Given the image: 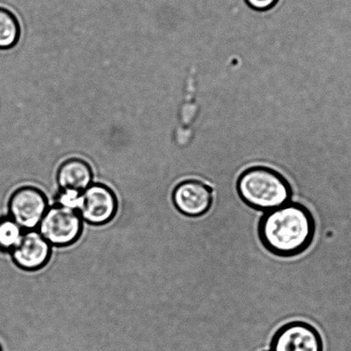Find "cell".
<instances>
[{
  "label": "cell",
  "mask_w": 351,
  "mask_h": 351,
  "mask_svg": "<svg viewBox=\"0 0 351 351\" xmlns=\"http://www.w3.org/2000/svg\"><path fill=\"white\" fill-rule=\"evenodd\" d=\"M257 232L268 253L279 258H294L312 246L316 221L308 206L291 201L262 215Z\"/></svg>",
  "instance_id": "1"
},
{
  "label": "cell",
  "mask_w": 351,
  "mask_h": 351,
  "mask_svg": "<svg viewBox=\"0 0 351 351\" xmlns=\"http://www.w3.org/2000/svg\"><path fill=\"white\" fill-rule=\"evenodd\" d=\"M240 199L254 210L267 213L291 202L293 189L281 173L269 167L253 166L245 169L237 180Z\"/></svg>",
  "instance_id": "2"
},
{
  "label": "cell",
  "mask_w": 351,
  "mask_h": 351,
  "mask_svg": "<svg viewBox=\"0 0 351 351\" xmlns=\"http://www.w3.org/2000/svg\"><path fill=\"white\" fill-rule=\"evenodd\" d=\"M84 221L77 211L53 204L36 230L53 247H67L80 239Z\"/></svg>",
  "instance_id": "3"
},
{
  "label": "cell",
  "mask_w": 351,
  "mask_h": 351,
  "mask_svg": "<svg viewBox=\"0 0 351 351\" xmlns=\"http://www.w3.org/2000/svg\"><path fill=\"white\" fill-rule=\"evenodd\" d=\"M49 206L43 191L33 186H23L10 197L8 216L23 230H36Z\"/></svg>",
  "instance_id": "4"
},
{
  "label": "cell",
  "mask_w": 351,
  "mask_h": 351,
  "mask_svg": "<svg viewBox=\"0 0 351 351\" xmlns=\"http://www.w3.org/2000/svg\"><path fill=\"white\" fill-rule=\"evenodd\" d=\"M172 203L183 216L197 218L204 216L213 208V186L199 179H187L177 184L172 192Z\"/></svg>",
  "instance_id": "5"
},
{
  "label": "cell",
  "mask_w": 351,
  "mask_h": 351,
  "mask_svg": "<svg viewBox=\"0 0 351 351\" xmlns=\"http://www.w3.org/2000/svg\"><path fill=\"white\" fill-rule=\"evenodd\" d=\"M271 351H324L322 337L311 324L293 320L276 330Z\"/></svg>",
  "instance_id": "6"
},
{
  "label": "cell",
  "mask_w": 351,
  "mask_h": 351,
  "mask_svg": "<svg viewBox=\"0 0 351 351\" xmlns=\"http://www.w3.org/2000/svg\"><path fill=\"white\" fill-rule=\"evenodd\" d=\"M118 209V197L114 191L105 184L93 183L83 192L78 214L84 223L102 226L114 220Z\"/></svg>",
  "instance_id": "7"
},
{
  "label": "cell",
  "mask_w": 351,
  "mask_h": 351,
  "mask_svg": "<svg viewBox=\"0 0 351 351\" xmlns=\"http://www.w3.org/2000/svg\"><path fill=\"white\" fill-rule=\"evenodd\" d=\"M53 247L37 230H25L18 246L11 252L13 263L20 270L37 271L49 263Z\"/></svg>",
  "instance_id": "8"
},
{
  "label": "cell",
  "mask_w": 351,
  "mask_h": 351,
  "mask_svg": "<svg viewBox=\"0 0 351 351\" xmlns=\"http://www.w3.org/2000/svg\"><path fill=\"white\" fill-rule=\"evenodd\" d=\"M94 173L90 165L80 158H70L58 169L56 180L60 189L84 192L93 184Z\"/></svg>",
  "instance_id": "9"
},
{
  "label": "cell",
  "mask_w": 351,
  "mask_h": 351,
  "mask_svg": "<svg viewBox=\"0 0 351 351\" xmlns=\"http://www.w3.org/2000/svg\"><path fill=\"white\" fill-rule=\"evenodd\" d=\"M21 28L16 16L9 10L0 8V50H8L19 43Z\"/></svg>",
  "instance_id": "10"
},
{
  "label": "cell",
  "mask_w": 351,
  "mask_h": 351,
  "mask_svg": "<svg viewBox=\"0 0 351 351\" xmlns=\"http://www.w3.org/2000/svg\"><path fill=\"white\" fill-rule=\"evenodd\" d=\"M25 231L12 217H0V252L11 254L21 241Z\"/></svg>",
  "instance_id": "11"
},
{
  "label": "cell",
  "mask_w": 351,
  "mask_h": 351,
  "mask_svg": "<svg viewBox=\"0 0 351 351\" xmlns=\"http://www.w3.org/2000/svg\"><path fill=\"white\" fill-rule=\"evenodd\" d=\"M82 200H83V192L71 189H60L54 204L66 208V209L77 211L78 213Z\"/></svg>",
  "instance_id": "12"
},
{
  "label": "cell",
  "mask_w": 351,
  "mask_h": 351,
  "mask_svg": "<svg viewBox=\"0 0 351 351\" xmlns=\"http://www.w3.org/2000/svg\"><path fill=\"white\" fill-rule=\"evenodd\" d=\"M245 1L255 11L265 12L274 8L279 0H245Z\"/></svg>",
  "instance_id": "13"
},
{
  "label": "cell",
  "mask_w": 351,
  "mask_h": 351,
  "mask_svg": "<svg viewBox=\"0 0 351 351\" xmlns=\"http://www.w3.org/2000/svg\"><path fill=\"white\" fill-rule=\"evenodd\" d=\"M0 351H2V348H1V346H0Z\"/></svg>",
  "instance_id": "14"
}]
</instances>
